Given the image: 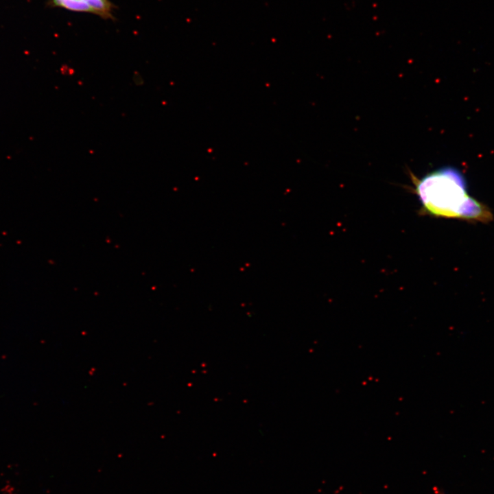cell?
Returning <instances> with one entry per match:
<instances>
[{"instance_id": "cell-1", "label": "cell", "mask_w": 494, "mask_h": 494, "mask_svg": "<svg viewBox=\"0 0 494 494\" xmlns=\"http://www.w3.org/2000/svg\"><path fill=\"white\" fill-rule=\"evenodd\" d=\"M414 183L425 213L484 223L493 219L488 207L469 196L463 176L454 168L435 170L416 179Z\"/></svg>"}, {"instance_id": "cell-2", "label": "cell", "mask_w": 494, "mask_h": 494, "mask_svg": "<svg viewBox=\"0 0 494 494\" xmlns=\"http://www.w3.org/2000/svg\"><path fill=\"white\" fill-rule=\"evenodd\" d=\"M86 3L94 12L104 19H113V5L108 0H81Z\"/></svg>"}, {"instance_id": "cell-3", "label": "cell", "mask_w": 494, "mask_h": 494, "mask_svg": "<svg viewBox=\"0 0 494 494\" xmlns=\"http://www.w3.org/2000/svg\"><path fill=\"white\" fill-rule=\"evenodd\" d=\"M52 1L54 5L71 11L94 14L93 10L86 3L81 0H52Z\"/></svg>"}]
</instances>
